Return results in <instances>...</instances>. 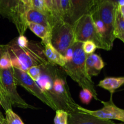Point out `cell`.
<instances>
[{
  "label": "cell",
  "mask_w": 124,
  "mask_h": 124,
  "mask_svg": "<svg viewBox=\"0 0 124 124\" xmlns=\"http://www.w3.org/2000/svg\"><path fill=\"white\" fill-rule=\"evenodd\" d=\"M6 45L13 67L26 72L31 67L43 66L50 64L44 54V48L39 44L29 42L28 46L20 47L15 38Z\"/></svg>",
  "instance_id": "6da1fadb"
},
{
  "label": "cell",
  "mask_w": 124,
  "mask_h": 124,
  "mask_svg": "<svg viewBox=\"0 0 124 124\" xmlns=\"http://www.w3.org/2000/svg\"><path fill=\"white\" fill-rule=\"evenodd\" d=\"M82 43L75 42L72 59L63 67L65 73L76 82L82 89H88L92 92L93 98L99 100L98 93L92 78L88 76L85 66L87 54L84 52Z\"/></svg>",
  "instance_id": "7a4b0ae2"
},
{
  "label": "cell",
  "mask_w": 124,
  "mask_h": 124,
  "mask_svg": "<svg viewBox=\"0 0 124 124\" xmlns=\"http://www.w3.org/2000/svg\"><path fill=\"white\" fill-rule=\"evenodd\" d=\"M46 94L57 110H65L69 113L79 111V105L73 99L65 78L60 71L54 78L52 88Z\"/></svg>",
  "instance_id": "3957f363"
},
{
  "label": "cell",
  "mask_w": 124,
  "mask_h": 124,
  "mask_svg": "<svg viewBox=\"0 0 124 124\" xmlns=\"http://www.w3.org/2000/svg\"><path fill=\"white\" fill-rule=\"evenodd\" d=\"M75 42H83L92 41L100 49L110 50L107 45L97 32L90 14L82 16L73 24Z\"/></svg>",
  "instance_id": "277c9868"
},
{
  "label": "cell",
  "mask_w": 124,
  "mask_h": 124,
  "mask_svg": "<svg viewBox=\"0 0 124 124\" xmlns=\"http://www.w3.org/2000/svg\"><path fill=\"white\" fill-rule=\"evenodd\" d=\"M28 11L21 0H0V16L12 22L19 35H24L28 29Z\"/></svg>",
  "instance_id": "5b68a950"
},
{
  "label": "cell",
  "mask_w": 124,
  "mask_h": 124,
  "mask_svg": "<svg viewBox=\"0 0 124 124\" xmlns=\"http://www.w3.org/2000/svg\"><path fill=\"white\" fill-rule=\"evenodd\" d=\"M117 7V4L108 0H96L95 4L91 12V13L93 12L98 16L106 28L107 44L111 50L116 39L115 24Z\"/></svg>",
  "instance_id": "8992f818"
},
{
  "label": "cell",
  "mask_w": 124,
  "mask_h": 124,
  "mask_svg": "<svg viewBox=\"0 0 124 124\" xmlns=\"http://www.w3.org/2000/svg\"><path fill=\"white\" fill-rule=\"evenodd\" d=\"M50 42L64 56L67 50L75 43L73 25L63 20L54 23L51 29Z\"/></svg>",
  "instance_id": "52a82bcc"
},
{
  "label": "cell",
  "mask_w": 124,
  "mask_h": 124,
  "mask_svg": "<svg viewBox=\"0 0 124 124\" xmlns=\"http://www.w3.org/2000/svg\"><path fill=\"white\" fill-rule=\"evenodd\" d=\"M0 80L12 106L24 109H36V107L27 103L18 94L12 68L0 70Z\"/></svg>",
  "instance_id": "ba28073f"
},
{
  "label": "cell",
  "mask_w": 124,
  "mask_h": 124,
  "mask_svg": "<svg viewBox=\"0 0 124 124\" xmlns=\"http://www.w3.org/2000/svg\"><path fill=\"white\" fill-rule=\"evenodd\" d=\"M15 79L17 85L21 86L51 108L56 111L57 108L49 98L46 95L37 82L33 80L25 71L17 68L12 67Z\"/></svg>",
  "instance_id": "9c48e42d"
},
{
  "label": "cell",
  "mask_w": 124,
  "mask_h": 124,
  "mask_svg": "<svg viewBox=\"0 0 124 124\" xmlns=\"http://www.w3.org/2000/svg\"><path fill=\"white\" fill-rule=\"evenodd\" d=\"M96 0H71V11L69 23L71 25L82 16L90 14Z\"/></svg>",
  "instance_id": "30bf717a"
},
{
  "label": "cell",
  "mask_w": 124,
  "mask_h": 124,
  "mask_svg": "<svg viewBox=\"0 0 124 124\" xmlns=\"http://www.w3.org/2000/svg\"><path fill=\"white\" fill-rule=\"evenodd\" d=\"M68 124H115L112 121L99 118L84 113H69Z\"/></svg>",
  "instance_id": "8fae6325"
},
{
  "label": "cell",
  "mask_w": 124,
  "mask_h": 124,
  "mask_svg": "<svg viewBox=\"0 0 124 124\" xmlns=\"http://www.w3.org/2000/svg\"><path fill=\"white\" fill-rule=\"evenodd\" d=\"M87 72L90 77L98 76L105 66L101 57L95 53L88 54L85 59Z\"/></svg>",
  "instance_id": "7c38bea8"
},
{
  "label": "cell",
  "mask_w": 124,
  "mask_h": 124,
  "mask_svg": "<svg viewBox=\"0 0 124 124\" xmlns=\"http://www.w3.org/2000/svg\"><path fill=\"white\" fill-rule=\"evenodd\" d=\"M44 46V54L50 64L54 65H58L61 67L66 64L67 61L65 57L52 46L51 42L46 44Z\"/></svg>",
  "instance_id": "4fadbf2b"
},
{
  "label": "cell",
  "mask_w": 124,
  "mask_h": 124,
  "mask_svg": "<svg viewBox=\"0 0 124 124\" xmlns=\"http://www.w3.org/2000/svg\"><path fill=\"white\" fill-rule=\"evenodd\" d=\"M27 23H31L39 24L48 29H52L49 18L44 13L32 8H30L27 13Z\"/></svg>",
  "instance_id": "5bb4252c"
},
{
  "label": "cell",
  "mask_w": 124,
  "mask_h": 124,
  "mask_svg": "<svg viewBox=\"0 0 124 124\" xmlns=\"http://www.w3.org/2000/svg\"><path fill=\"white\" fill-rule=\"evenodd\" d=\"M124 84V77H108L101 81L98 86L109 91L111 94H113L115 91Z\"/></svg>",
  "instance_id": "9a60e30c"
},
{
  "label": "cell",
  "mask_w": 124,
  "mask_h": 124,
  "mask_svg": "<svg viewBox=\"0 0 124 124\" xmlns=\"http://www.w3.org/2000/svg\"><path fill=\"white\" fill-rule=\"evenodd\" d=\"M27 27L35 35L38 36L42 40L44 45L50 42L51 29L39 24L31 23H27Z\"/></svg>",
  "instance_id": "2e32d148"
},
{
  "label": "cell",
  "mask_w": 124,
  "mask_h": 124,
  "mask_svg": "<svg viewBox=\"0 0 124 124\" xmlns=\"http://www.w3.org/2000/svg\"><path fill=\"white\" fill-rule=\"evenodd\" d=\"M60 1L62 19L69 23L71 11V0H61Z\"/></svg>",
  "instance_id": "e0dca14e"
},
{
  "label": "cell",
  "mask_w": 124,
  "mask_h": 124,
  "mask_svg": "<svg viewBox=\"0 0 124 124\" xmlns=\"http://www.w3.org/2000/svg\"><path fill=\"white\" fill-rule=\"evenodd\" d=\"M124 33V19L122 18V15L120 13L119 10L118 9L117 6L116 13V19H115V36L116 37V35L119 34Z\"/></svg>",
  "instance_id": "ac0fdd59"
},
{
  "label": "cell",
  "mask_w": 124,
  "mask_h": 124,
  "mask_svg": "<svg viewBox=\"0 0 124 124\" xmlns=\"http://www.w3.org/2000/svg\"><path fill=\"white\" fill-rule=\"evenodd\" d=\"M6 121L7 124H24L21 119L12 109H8L6 111Z\"/></svg>",
  "instance_id": "d6986e66"
},
{
  "label": "cell",
  "mask_w": 124,
  "mask_h": 124,
  "mask_svg": "<svg viewBox=\"0 0 124 124\" xmlns=\"http://www.w3.org/2000/svg\"><path fill=\"white\" fill-rule=\"evenodd\" d=\"M69 113L63 110H57L54 118V124H68Z\"/></svg>",
  "instance_id": "ffe728a7"
},
{
  "label": "cell",
  "mask_w": 124,
  "mask_h": 124,
  "mask_svg": "<svg viewBox=\"0 0 124 124\" xmlns=\"http://www.w3.org/2000/svg\"><path fill=\"white\" fill-rule=\"evenodd\" d=\"M13 67L10 56L6 50L0 58V70H6Z\"/></svg>",
  "instance_id": "44dd1931"
},
{
  "label": "cell",
  "mask_w": 124,
  "mask_h": 124,
  "mask_svg": "<svg viewBox=\"0 0 124 124\" xmlns=\"http://www.w3.org/2000/svg\"><path fill=\"white\" fill-rule=\"evenodd\" d=\"M0 104L5 111L8 109H12V106L7 98L6 92L1 82V80H0Z\"/></svg>",
  "instance_id": "7402d4cb"
},
{
  "label": "cell",
  "mask_w": 124,
  "mask_h": 124,
  "mask_svg": "<svg viewBox=\"0 0 124 124\" xmlns=\"http://www.w3.org/2000/svg\"><path fill=\"white\" fill-rule=\"evenodd\" d=\"M26 73L33 80L37 82L39 79L41 74V66L31 67L27 70Z\"/></svg>",
  "instance_id": "603a6c76"
},
{
  "label": "cell",
  "mask_w": 124,
  "mask_h": 124,
  "mask_svg": "<svg viewBox=\"0 0 124 124\" xmlns=\"http://www.w3.org/2000/svg\"><path fill=\"white\" fill-rule=\"evenodd\" d=\"M82 47L84 52L87 55L94 53L96 50L98 48H97V46H96V44L94 42L90 41L83 42L82 44Z\"/></svg>",
  "instance_id": "cb8c5ba5"
},
{
  "label": "cell",
  "mask_w": 124,
  "mask_h": 124,
  "mask_svg": "<svg viewBox=\"0 0 124 124\" xmlns=\"http://www.w3.org/2000/svg\"><path fill=\"white\" fill-rule=\"evenodd\" d=\"M93 98L92 92L88 89H82L79 93V98L84 104H88Z\"/></svg>",
  "instance_id": "d4e9b609"
},
{
  "label": "cell",
  "mask_w": 124,
  "mask_h": 124,
  "mask_svg": "<svg viewBox=\"0 0 124 124\" xmlns=\"http://www.w3.org/2000/svg\"><path fill=\"white\" fill-rule=\"evenodd\" d=\"M61 0H52L53 2V13L55 18L58 20H62L61 16Z\"/></svg>",
  "instance_id": "484cf974"
},
{
  "label": "cell",
  "mask_w": 124,
  "mask_h": 124,
  "mask_svg": "<svg viewBox=\"0 0 124 124\" xmlns=\"http://www.w3.org/2000/svg\"><path fill=\"white\" fill-rule=\"evenodd\" d=\"M75 44L73 45L71 47H70L69 49L67 50L65 52V54L64 55V57L65 58V60L67 62H69L72 59L73 55V52H74V47H75Z\"/></svg>",
  "instance_id": "4316f807"
},
{
  "label": "cell",
  "mask_w": 124,
  "mask_h": 124,
  "mask_svg": "<svg viewBox=\"0 0 124 124\" xmlns=\"http://www.w3.org/2000/svg\"><path fill=\"white\" fill-rule=\"evenodd\" d=\"M44 1H45V2H46V6H47V8H48V10H49L53 13V15H54V13H53V2H52V0H44Z\"/></svg>",
  "instance_id": "83f0119b"
},
{
  "label": "cell",
  "mask_w": 124,
  "mask_h": 124,
  "mask_svg": "<svg viewBox=\"0 0 124 124\" xmlns=\"http://www.w3.org/2000/svg\"><path fill=\"white\" fill-rule=\"evenodd\" d=\"M28 10L31 8V0H21Z\"/></svg>",
  "instance_id": "f1b7e54d"
},
{
  "label": "cell",
  "mask_w": 124,
  "mask_h": 124,
  "mask_svg": "<svg viewBox=\"0 0 124 124\" xmlns=\"http://www.w3.org/2000/svg\"><path fill=\"white\" fill-rule=\"evenodd\" d=\"M108 1H111V2H114L117 6H122L124 5V0H108Z\"/></svg>",
  "instance_id": "f546056e"
},
{
  "label": "cell",
  "mask_w": 124,
  "mask_h": 124,
  "mask_svg": "<svg viewBox=\"0 0 124 124\" xmlns=\"http://www.w3.org/2000/svg\"><path fill=\"white\" fill-rule=\"evenodd\" d=\"M6 51V45L0 44V58L2 54Z\"/></svg>",
  "instance_id": "4dcf8cb0"
},
{
  "label": "cell",
  "mask_w": 124,
  "mask_h": 124,
  "mask_svg": "<svg viewBox=\"0 0 124 124\" xmlns=\"http://www.w3.org/2000/svg\"><path fill=\"white\" fill-rule=\"evenodd\" d=\"M118 9L119 10L120 13L122 15V18L124 19V5H122V6H118Z\"/></svg>",
  "instance_id": "1f68e13d"
},
{
  "label": "cell",
  "mask_w": 124,
  "mask_h": 124,
  "mask_svg": "<svg viewBox=\"0 0 124 124\" xmlns=\"http://www.w3.org/2000/svg\"><path fill=\"white\" fill-rule=\"evenodd\" d=\"M116 38L119 39H120L121 41H122V42H123L124 43V33L119 34V35H116Z\"/></svg>",
  "instance_id": "d6a6232c"
},
{
  "label": "cell",
  "mask_w": 124,
  "mask_h": 124,
  "mask_svg": "<svg viewBox=\"0 0 124 124\" xmlns=\"http://www.w3.org/2000/svg\"><path fill=\"white\" fill-rule=\"evenodd\" d=\"M5 121V118L4 117L2 114L0 112V124H3L4 121Z\"/></svg>",
  "instance_id": "836d02e7"
},
{
  "label": "cell",
  "mask_w": 124,
  "mask_h": 124,
  "mask_svg": "<svg viewBox=\"0 0 124 124\" xmlns=\"http://www.w3.org/2000/svg\"><path fill=\"white\" fill-rule=\"evenodd\" d=\"M3 124H7V122H6V119H5V121H4Z\"/></svg>",
  "instance_id": "e575fe53"
},
{
  "label": "cell",
  "mask_w": 124,
  "mask_h": 124,
  "mask_svg": "<svg viewBox=\"0 0 124 124\" xmlns=\"http://www.w3.org/2000/svg\"></svg>",
  "instance_id": "d590c367"
},
{
  "label": "cell",
  "mask_w": 124,
  "mask_h": 124,
  "mask_svg": "<svg viewBox=\"0 0 124 124\" xmlns=\"http://www.w3.org/2000/svg\"><path fill=\"white\" fill-rule=\"evenodd\" d=\"M1 104H0V107H1Z\"/></svg>",
  "instance_id": "8d00e7d4"
},
{
  "label": "cell",
  "mask_w": 124,
  "mask_h": 124,
  "mask_svg": "<svg viewBox=\"0 0 124 124\" xmlns=\"http://www.w3.org/2000/svg\"><path fill=\"white\" fill-rule=\"evenodd\" d=\"M123 122H124V121H123Z\"/></svg>",
  "instance_id": "74e56055"
}]
</instances>
